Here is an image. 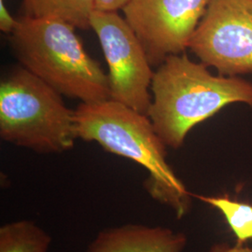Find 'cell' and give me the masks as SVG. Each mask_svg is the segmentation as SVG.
<instances>
[{"instance_id": "3", "label": "cell", "mask_w": 252, "mask_h": 252, "mask_svg": "<svg viewBox=\"0 0 252 252\" xmlns=\"http://www.w3.org/2000/svg\"><path fill=\"white\" fill-rule=\"evenodd\" d=\"M75 29L60 20L24 15L9 35V45L21 66L63 96L81 103L109 99L108 74Z\"/></svg>"}, {"instance_id": "10", "label": "cell", "mask_w": 252, "mask_h": 252, "mask_svg": "<svg viewBox=\"0 0 252 252\" xmlns=\"http://www.w3.org/2000/svg\"><path fill=\"white\" fill-rule=\"evenodd\" d=\"M52 236L35 221L20 220L0 227V252H49Z\"/></svg>"}, {"instance_id": "2", "label": "cell", "mask_w": 252, "mask_h": 252, "mask_svg": "<svg viewBox=\"0 0 252 252\" xmlns=\"http://www.w3.org/2000/svg\"><path fill=\"white\" fill-rule=\"evenodd\" d=\"M148 116L167 148H181L199 124L226 106L252 107V83L237 77L213 75L186 54L168 56L154 71Z\"/></svg>"}, {"instance_id": "7", "label": "cell", "mask_w": 252, "mask_h": 252, "mask_svg": "<svg viewBox=\"0 0 252 252\" xmlns=\"http://www.w3.org/2000/svg\"><path fill=\"white\" fill-rule=\"evenodd\" d=\"M212 0H131L124 17L134 30L152 66L183 54Z\"/></svg>"}, {"instance_id": "14", "label": "cell", "mask_w": 252, "mask_h": 252, "mask_svg": "<svg viewBox=\"0 0 252 252\" xmlns=\"http://www.w3.org/2000/svg\"><path fill=\"white\" fill-rule=\"evenodd\" d=\"M131 0H95V9L102 11H118L123 9Z\"/></svg>"}, {"instance_id": "11", "label": "cell", "mask_w": 252, "mask_h": 252, "mask_svg": "<svg viewBox=\"0 0 252 252\" xmlns=\"http://www.w3.org/2000/svg\"><path fill=\"white\" fill-rule=\"evenodd\" d=\"M194 197L222 215L234 234L236 245L242 246L252 240V204L240 202L228 195H194Z\"/></svg>"}, {"instance_id": "6", "label": "cell", "mask_w": 252, "mask_h": 252, "mask_svg": "<svg viewBox=\"0 0 252 252\" xmlns=\"http://www.w3.org/2000/svg\"><path fill=\"white\" fill-rule=\"evenodd\" d=\"M189 49L220 75L252 73V0H212Z\"/></svg>"}, {"instance_id": "1", "label": "cell", "mask_w": 252, "mask_h": 252, "mask_svg": "<svg viewBox=\"0 0 252 252\" xmlns=\"http://www.w3.org/2000/svg\"><path fill=\"white\" fill-rule=\"evenodd\" d=\"M77 137L129 159L149 173L144 188L178 219L188 215L194 195L166 160V146L148 115L112 99L81 103L74 110Z\"/></svg>"}, {"instance_id": "5", "label": "cell", "mask_w": 252, "mask_h": 252, "mask_svg": "<svg viewBox=\"0 0 252 252\" xmlns=\"http://www.w3.org/2000/svg\"><path fill=\"white\" fill-rule=\"evenodd\" d=\"M91 28L108 64L109 99L148 115L154 71L134 30L118 11L97 9L92 14Z\"/></svg>"}, {"instance_id": "8", "label": "cell", "mask_w": 252, "mask_h": 252, "mask_svg": "<svg viewBox=\"0 0 252 252\" xmlns=\"http://www.w3.org/2000/svg\"><path fill=\"white\" fill-rule=\"evenodd\" d=\"M188 237L163 226L126 223L101 230L85 252H184Z\"/></svg>"}, {"instance_id": "13", "label": "cell", "mask_w": 252, "mask_h": 252, "mask_svg": "<svg viewBox=\"0 0 252 252\" xmlns=\"http://www.w3.org/2000/svg\"><path fill=\"white\" fill-rule=\"evenodd\" d=\"M207 252H252V248L246 245H231L226 242L212 244Z\"/></svg>"}, {"instance_id": "9", "label": "cell", "mask_w": 252, "mask_h": 252, "mask_svg": "<svg viewBox=\"0 0 252 252\" xmlns=\"http://www.w3.org/2000/svg\"><path fill=\"white\" fill-rule=\"evenodd\" d=\"M27 16L60 20L75 28H91L95 0H23Z\"/></svg>"}, {"instance_id": "4", "label": "cell", "mask_w": 252, "mask_h": 252, "mask_svg": "<svg viewBox=\"0 0 252 252\" xmlns=\"http://www.w3.org/2000/svg\"><path fill=\"white\" fill-rule=\"evenodd\" d=\"M62 94L19 65L0 83V137L41 154L70 151L78 139L74 110Z\"/></svg>"}, {"instance_id": "12", "label": "cell", "mask_w": 252, "mask_h": 252, "mask_svg": "<svg viewBox=\"0 0 252 252\" xmlns=\"http://www.w3.org/2000/svg\"><path fill=\"white\" fill-rule=\"evenodd\" d=\"M18 19H15L6 7L4 0H0V30L9 35L17 26Z\"/></svg>"}]
</instances>
